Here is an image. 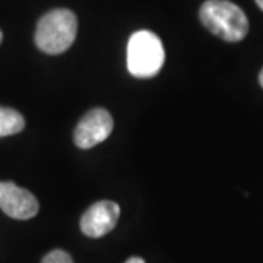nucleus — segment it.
<instances>
[{
  "instance_id": "nucleus-9",
  "label": "nucleus",
  "mask_w": 263,
  "mask_h": 263,
  "mask_svg": "<svg viewBox=\"0 0 263 263\" xmlns=\"http://www.w3.org/2000/svg\"><path fill=\"white\" fill-rule=\"evenodd\" d=\"M126 263H145V260H143L142 257H136V256H135V257L127 259V260H126Z\"/></svg>"
},
{
  "instance_id": "nucleus-1",
  "label": "nucleus",
  "mask_w": 263,
  "mask_h": 263,
  "mask_svg": "<svg viewBox=\"0 0 263 263\" xmlns=\"http://www.w3.org/2000/svg\"><path fill=\"white\" fill-rule=\"evenodd\" d=\"M203 27L228 43H238L249 32V19L240 6L228 0H206L199 10Z\"/></svg>"
},
{
  "instance_id": "nucleus-4",
  "label": "nucleus",
  "mask_w": 263,
  "mask_h": 263,
  "mask_svg": "<svg viewBox=\"0 0 263 263\" xmlns=\"http://www.w3.org/2000/svg\"><path fill=\"white\" fill-rule=\"evenodd\" d=\"M111 114L104 108H94L85 114L76 126L73 139L78 148L89 149L104 142L113 132Z\"/></svg>"
},
{
  "instance_id": "nucleus-11",
  "label": "nucleus",
  "mask_w": 263,
  "mask_h": 263,
  "mask_svg": "<svg viewBox=\"0 0 263 263\" xmlns=\"http://www.w3.org/2000/svg\"><path fill=\"white\" fill-rule=\"evenodd\" d=\"M259 82H260V85H262V88H263V69H262V72H260V75H259Z\"/></svg>"
},
{
  "instance_id": "nucleus-2",
  "label": "nucleus",
  "mask_w": 263,
  "mask_h": 263,
  "mask_svg": "<svg viewBox=\"0 0 263 263\" xmlns=\"http://www.w3.org/2000/svg\"><path fill=\"white\" fill-rule=\"evenodd\" d=\"M76 32L75 13L69 9H54L38 21L35 44L47 54H62L73 44Z\"/></svg>"
},
{
  "instance_id": "nucleus-12",
  "label": "nucleus",
  "mask_w": 263,
  "mask_h": 263,
  "mask_svg": "<svg viewBox=\"0 0 263 263\" xmlns=\"http://www.w3.org/2000/svg\"><path fill=\"white\" fill-rule=\"evenodd\" d=\"M2 37H3V35H2V31H0V43H2Z\"/></svg>"
},
{
  "instance_id": "nucleus-3",
  "label": "nucleus",
  "mask_w": 263,
  "mask_h": 263,
  "mask_svg": "<svg viewBox=\"0 0 263 263\" xmlns=\"http://www.w3.org/2000/svg\"><path fill=\"white\" fill-rule=\"evenodd\" d=\"M165 60L160 37L151 31L135 32L127 43V69L135 78H152L161 70Z\"/></svg>"
},
{
  "instance_id": "nucleus-10",
  "label": "nucleus",
  "mask_w": 263,
  "mask_h": 263,
  "mask_svg": "<svg viewBox=\"0 0 263 263\" xmlns=\"http://www.w3.org/2000/svg\"><path fill=\"white\" fill-rule=\"evenodd\" d=\"M256 3H257V6L263 10V0H256Z\"/></svg>"
},
{
  "instance_id": "nucleus-5",
  "label": "nucleus",
  "mask_w": 263,
  "mask_h": 263,
  "mask_svg": "<svg viewBox=\"0 0 263 263\" xmlns=\"http://www.w3.org/2000/svg\"><path fill=\"white\" fill-rule=\"evenodd\" d=\"M38 200L27 189L0 181V209L13 219H31L38 214Z\"/></svg>"
},
{
  "instance_id": "nucleus-6",
  "label": "nucleus",
  "mask_w": 263,
  "mask_h": 263,
  "mask_svg": "<svg viewBox=\"0 0 263 263\" xmlns=\"http://www.w3.org/2000/svg\"><path fill=\"white\" fill-rule=\"evenodd\" d=\"M120 208L116 202L101 200L88 208L81 218V230L86 237L100 238L117 226Z\"/></svg>"
},
{
  "instance_id": "nucleus-8",
  "label": "nucleus",
  "mask_w": 263,
  "mask_h": 263,
  "mask_svg": "<svg viewBox=\"0 0 263 263\" xmlns=\"http://www.w3.org/2000/svg\"><path fill=\"white\" fill-rule=\"evenodd\" d=\"M41 263H73L70 254H67L63 250H53L44 256Z\"/></svg>"
},
{
  "instance_id": "nucleus-7",
  "label": "nucleus",
  "mask_w": 263,
  "mask_h": 263,
  "mask_svg": "<svg viewBox=\"0 0 263 263\" xmlns=\"http://www.w3.org/2000/svg\"><path fill=\"white\" fill-rule=\"evenodd\" d=\"M24 127H25V120L22 114L13 108L0 107V138L16 135L24 130Z\"/></svg>"
}]
</instances>
